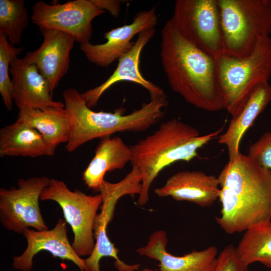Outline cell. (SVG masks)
<instances>
[{"label": "cell", "instance_id": "6da1fadb", "mask_svg": "<svg viewBox=\"0 0 271 271\" xmlns=\"http://www.w3.org/2000/svg\"><path fill=\"white\" fill-rule=\"evenodd\" d=\"M221 203L215 220L227 234L271 220V171L240 152L218 176Z\"/></svg>", "mask_w": 271, "mask_h": 271}, {"label": "cell", "instance_id": "7a4b0ae2", "mask_svg": "<svg viewBox=\"0 0 271 271\" xmlns=\"http://www.w3.org/2000/svg\"><path fill=\"white\" fill-rule=\"evenodd\" d=\"M161 63L172 90L208 111L224 109L215 60L187 40L171 18L161 31Z\"/></svg>", "mask_w": 271, "mask_h": 271}, {"label": "cell", "instance_id": "3957f363", "mask_svg": "<svg viewBox=\"0 0 271 271\" xmlns=\"http://www.w3.org/2000/svg\"><path fill=\"white\" fill-rule=\"evenodd\" d=\"M222 129L201 136L195 127L174 118L162 122L153 133L130 147V163L142 176L138 204L148 203L150 188L163 169L178 161L193 160L198 156V150L216 138Z\"/></svg>", "mask_w": 271, "mask_h": 271}, {"label": "cell", "instance_id": "277c9868", "mask_svg": "<svg viewBox=\"0 0 271 271\" xmlns=\"http://www.w3.org/2000/svg\"><path fill=\"white\" fill-rule=\"evenodd\" d=\"M63 97L70 123L65 149L70 153L96 138L102 139L117 132L144 131L162 119L168 105L166 95L151 99L140 109L124 114L121 108L113 113L91 110L81 93L74 88L65 90Z\"/></svg>", "mask_w": 271, "mask_h": 271}, {"label": "cell", "instance_id": "5b68a950", "mask_svg": "<svg viewBox=\"0 0 271 271\" xmlns=\"http://www.w3.org/2000/svg\"><path fill=\"white\" fill-rule=\"evenodd\" d=\"M224 109L232 116L242 109L260 85L271 76V37L260 39L252 51L242 58L222 54L215 59Z\"/></svg>", "mask_w": 271, "mask_h": 271}, {"label": "cell", "instance_id": "8992f818", "mask_svg": "<svg viewBox=\"0 0 271 271\" xmlns=\"http://www.w3.org/2000/svg\"><path fill=\"white\" fill-rule=\"evenodd\" d=\"M223 54L242 58L271 34L270 0H216Z\"/></svg>", "mask_w": 271, "mask_h": 271}, {"label": "cell", "instance_id": "52a82bcc", "mask_svg": "<svg viewBox=\"0 0 271 271\" xmlns=\"http://www.w3.org/2000/svg\"><path fill=\"white\" fill-rule=\"evenodd\" d=\"M40 200H52L59 204L74 234L71 244L73 249L80 257L89 256L95 245L94 225L102 202L101 194L88 195L79 190L72 191L63 181L50 179Z\"/></svg>", "mask_w": 271, "mask_h": 271}, {"label": "cell", "instance_id": "ba28073f", "mask_svg": "<svg viewBox=\"0 0 271 271\" xmlns=\"http://www.w3.org/2000/svg\"><path fill=\"white\" fill-rule=\"evenodd\" d=\"M171 19L187 40L215 60L223 54L216 0H177Z\"/></svg>", "mask_w": 271, "mask_h": 271}, {"label": "cell", "instance_id": "9c48e42d", "mask_svg": "<svg viewBox=\"0 0 271 271\" xmlns=\"http://www.w3.org/2000/svg\"><path fill=\"white\" fill-rule=\"evenodd\" d=\"M50 180L46 176L20 178L17 187L0 189V222L5 229L22 234L30 227L48 229L39 201Z\"/></svg>", "mask_w": 271, "mask_h": 271}, {"label": "cell", "instance_id": "30bf717a", "mask_svg": "<svg viewBox=\"0 0 271 271\" xmlns=\"http://www.w3.org/2000/svg\"><path fill=\"white\" fill-rule=\"evenodd\" d=\"M142 189V176L134 167L125 177L117 183L105 180L100 188L102 202L101 210L95 219L94 234L95 245L91 254L85 259L89 271H100L99 261L103 257H113L118 260V250L109 240L107 234L108 224L111 221L118 200L125 195L134 196L141 194Z\"/></svg>", "mask_w": 271, "mask_h": 271}, {"label": "cell", "instance_id": "8fae6325", "mask_svg": "<svg viewBox=\"0 0 271 271\" xmlns=\"http://www.w3.org/2000/svg\"><path fill=\"white\" fill-rule=\"evenodd\" d=\"M105 11L99 9L91 0H75L62 4L36 2L31 20L39 29L57 30L73 36L80 44L89 42L92 22Z\"/></svg>", "mask_w": 271, "mask_h": 271}, {"label": "cell", "instance_id": "7c38bea8", "mask_svg": "<svg viewBox=\"0 0 271 271\" xmlns=\"http://www.w3.org/2000/svg\"><path fill=\"white\" fill-rule=\"evenodd\" d=\"M158 18L156 7L138 12L132 23L106 32L104 38L106 42L94 45L89 42L81 43L80 48L87 60L102 67H108L118 60L132 47V38L146 30L155 28Z\"/></svg>", "mask_w": 271, "mask_h": 271}, {"label": "cell", "instance_id": "4fadbf2b", "mask_svg": "<svg viewBox=\"0 0 271 271\" xmlns=\"http://www.w3.org/2000/svg\"><path fill=\"white\" fill-rule=\"evenodd\" d=\"M67 224L65 219L60 218L52 229H25L23 234L27 245L21 255L13 257V268L18 270L31 271L34 256L41 250H46L54 257L72 261L81 271H89L85 259L75 252L69 242Z\"/></svg>", "mask_w": 271, "mask_h": 271}, {"label": "cell", "instance_id": "5bb4252c", "mask_svg": "<svg viewBox=\"0 0 271 271\" xmlns=\"http://www.w3.org/2000/svg\"><path fill=\"white\" fill-rule=\"evenodd\" d=\"M44 40L40 47L28 52L24 58L35 64L47 80L52 94L67 72L70 52L76 40L70 35L49 28H41Z\"/></svg>", "mask_w": 271, "mask_h": 271}, {"label": "cell", "instance_id": "9a60e30c", "mask_svg": "<svg viewBox=\"0 0 271 271\" xmlns=\"http://www.w3.org/2000/svg\"><path fill=\"white\" fill-rule=\"evenodd\" d=\"M13 99L19 110L24 108H63L64 103L53 100L49 84L35 64L24 58H14L10 66Z\"/></svg>", "mask_w": 271, "mask_h": 271}, {"label": "cell", "instance_id": "2e32d148", "mask_svg": "<svg viewBox=\"0 0 271 271\" xmlns=\"http://www.w3.org/2000/svg\"><path fill=\"white\" fill-rule=\"evenodd\" d=\"M155 32V28H153L139 34L133 46L118 60L117 67L110 77L99 86L81 94L89 108L96 105L106 90L121 81H128L141 85L149 91L151 99L166 95L161 87L146 79L142 75L139 68L142 51L154 36Z\"/></svg>", "mask_w": 271, "mask_h": 271}, {"label": "cell", "instance_id": "e0dca14e", "mask_svg": "<svg viewBox=\"0 0 271 271\" xmlns=\"http://www.w3.org/2000/svg\"><path fill=\"white\" fill-rule=\"evenodd\" d=\"M167 243L166 231L157 230L151 234L147 244L136 252L141 256L158 260L160 271H214L218 255L215 246L176 256L166 250Z\"/></svg>", "mask_w": 271, "mask_h": 271}, {"label": "cell", "instance_id": "ac0fdd59", "mask_svg": "<svg viewBox=\"0 0 271 271\" xmlns=\"http://www.w3.org/2000/svg\"><path fill=\"white\" fill-rule=\"evenodd\" d=\"M154 191L159 197L170 196L206 207L218 199L220 186L218 177L201 171H183L171 176L164 186Z\"/></svg>", "mask_w": 271, "mask_h": 271}, {"label": "cell", "instance_id": "d6986e66", "mask_svg": "<svg viewBox=\"0 0 271 271\" xmlns=\"http://www.w3.org/2000/svg\"><path fill=\"white\" fill-rule=\"evenodd\" d=\"M131 151L118 137L101 139L94 156L82 173V180L89 189L99 191L106 172L122 169L131 160Z\"/></svg>", "mask_w": 271, "mask_h": 271}, {"label": "cell", "instance_id": "ffe728a7", "mask_svg": "<svg viewBox=\"0 0 271 271\" xmlns=\"http://www.w3.org/2000/svg\"><path fill=\"white\" fill-rule=\"evenodd\" d=\"M56 148L24 121L18 119L0 129V157L53 156Z\"/></svg>", "mask_w": 271, "mask_h": 271}, {"label": "cell", "instance_id": "44dd1931", "mask_svg": "<svg viewBox=\"0 0 271 271\" xmlns=\"http://www.w3.org/2000/svg\"><path fill=\"white\" fill-rule=\"evenodd\" d=\"M270 101L271 86L268 82L263 83L255 89L240 112L232 117L227 129L218 139L219 144L226 147L229 159L240 153L244 134Z\"/></svg>", "mask_w": 271, "mask_h": 271}, {"label": "cell", "instance_id": "7402d4cb", "mask_svg": "<svg viewBox=\"0 0 271 271\" xmlns=\"http://www.w3.org/2000/svg\"><path fill=\"white\" fill-rule=\"evenodd\" d=\"M17 118L37 130L46 142L55 148L61 143H67L69 140L70 123L65 108L22 109Z\"/></svg>", "mask_w": 271, "mask_h": 271}, {"label": "cell", "instance_id": "603a6c76", "mask_svg": "<svg viewBox=\"0 0 271 271\" xmlns=\"http://www.w3.org/2000/svg\"><path fill=\"white\" fill-rule=\"evenodd\" d=\"M236 250L240 260L247 266L258 262L271 268V220L245 230Z\"/></svg>", "mask_w": 271, "mask_h": 271}, {"label": "cell", "instance_id": "cb8c5ba5", "mask_svg": "<svg viewBox=\"0 0 271 271\" xmlns=\"http://www.w3.org/2000/svg\"><path fill=\"white\" fill-rule=\"evenodd\" d=\"M29 22L24 0H0V32L7 36L12 46L20 43Z\"/></svg>", "mask_w": 271, "mask_h": 271}, {"label": "cell", "instance_id": "d4e9b609", "mask_svg": "<svg viewBox=\"0 0 271 271\" xmlns=\"http://www.w3.org/2000/svg\"><path fill=\"white\" fill-rule=\"evenodd\" d=\"M23 49L12 46L7 36L0 32V93L5 106L10 111L13 106V86L9 75V66L12 60L18 57Z\"/></svg>", "mask_w": 271, "mask_h": 271}, {"label": "cell", "instance_id": "484cf974", "mask_svg": "<svg viewBox=\"0 0 271 271\" xmlns=\"http://www.w3.org/2000/svg\"><path fill=\"white\" fill-rule=\"evenodd\" d=\"M261 166L271 171V132L263 133L249 147L248 154Z\"/></svg>", "mask_w": 271, "mask_h": 271}, {"label": "cell", "instance_id": "4316f807", "mask_svg": "<svg viewBox=\"0 0 271 271\" xmlns=\"http://www.w3.org/2000/svg\"><path fill=\"white\" fill-rule=\"evenodd\" d=\"M214 271H249L248 266L240 260L232 244L227 245L218 255Z\"/></svg>", "mask_w": 271, "mask_h": 271}, {"label": "cell", "instance_id": "83f0119b", "mask_svg": "<svg viewBox=\"0 0 271 271\" xmlns=\"http://www.w3.org/2000/svg\"><path fill=\"white\" fill-rule=\"evenodd\" d=\"M99 9L108 11L113 17L120 14L121 2L117 0H91Z\"/></svg>", "mask_w": 271, "mask_h": 271}, {"label": "cell", "instance_id": "f1b7e54d", "mask_svg": "<svg viewBox=\"0 0 271 271\" xmlns=\"http://www.w3.org/2000/svg\"><path fill=\"white\" fill-rule=\"evenodd\" d=\"M114 266L118 271H135L139 268V264H128L120 259L115 260Z\"/></svg>", "mask_w": 271, "mask_h": 271}, {"label": "cell", "instance_id": "f546056e", "mask_svg": "<svg viewBox=\"0 0 271 271\" xmlns=\"http://www.w3.org/2000/svg\"><path fill=\"white\" fill-rule=\"evenodd\" d=\"M141 271H154V270L150 268H145Z\"/></svg>", "mask_w": 271, "mask_h": 271}, {"label": "cell", "instance_id": "4dcf8cb0", "mask_svg": "<svg viewBox=\"0 0 271 271\" xmlns=\"http://www.w3.org/2000/svg\"><path fill=\"white\" fill-rule=\"evenodd\" d=\"M270 1H271V0H270Z\"/></svg>", "mask_w": 271, "mask_h": 271}]
</instances>
